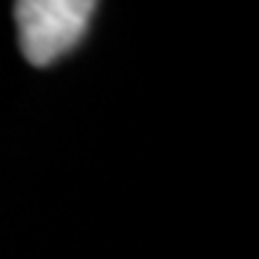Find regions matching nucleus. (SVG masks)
<instances>
[{
	"mask_svg": "<svg viewBox=\"0 0 259 259\" xmlns=\"http://www.w3.org/2000/svg\"><path fill=\"white\" fill-rule=\"evenodd\" d=\"M93 0H23L15 6L20 52L32 66H49L66 58L90 32Z\"/></svg>",
	"mask_w": 259,
	"mask_h": 259,
	"instance_id": "obj_1",
	"label": "nucleus"
}]
</instances>
